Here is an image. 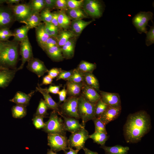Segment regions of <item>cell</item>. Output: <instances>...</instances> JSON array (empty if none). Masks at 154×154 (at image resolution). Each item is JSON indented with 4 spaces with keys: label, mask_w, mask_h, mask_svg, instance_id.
Listing matches in <instances>:
<instances>
[{
    "label": "cell",
    "mask_w": 154,
    "mask_h": 154,
    "mask_svg": "<svg viewBox=\"0 0 154 154\" xmlns=\"http://www.w3.org/2000/svg\"><path fill=\"white\" fill-rule=\"evenodd\" d=\"M95 125V131L107 134L106 125L98 118H94L92 120Z\"/></svg>",
    "instance_id": "40"
},
{
    "label": "cell",
    "mask_w": 154,
    "mask_h": 154,
    "mask_svg": "<svg viewBox=\"0 0 154 154\" xmlns=\"http://www.w3.org/2000/svg\"><path fill=\"white\" fill-rule=\"evenodd\" d=\"M35 91H32L29 94H27L21 91L17 92L13 98L9 101L15 103L16 104L20 105L27 106L29 101L33 95Z\"/></svg>",
    "instance_id": "20"
},
{
    "label": "cell",
    "mask_w": 154,
    "mask_h": 154,
    "mask_svg": "<svg viewBox=\"0 0 154 154\" xmlns=\"http://www.w3.org/2000/svg\"><path fill=\"white\" fill-rule=\"evenodd\" d=\"M94 21L92 20L86 21L82 19L74 20L71 24L72 32L75 35H80L86 27Z\"/></svg>",
    "instance_id": "27"
},
{
    "label": "cell",
    "mask_w": 154,
    "mask_h": 154,
    "mask_svg": "<svg viewBox=\"0 0 154 154\" xmlns=\"http://www.w3.org/2000/svg\"><path fill=\"white\" fill-rule=\"evenodd\" d=\"M52 13V17L51 23L54 26L59 28L58 23V17L59 12L54 11Z\"/></svg>",
    "instance_id": "51"
},
{
    "label": "cell",
    "mask_w": 154,
    "mask_h": 154,
    "mask_svg": "<svg viewBox=\"0 0 154 154\" xmlns=\"http://www.w3.org/2000/svg\"><path fill=\"white\" fill-rule=\"evenodd\" d=\"M71 19L64 11H59L58 23L60 28L66 30L71 24Z\"/></svg>",
    "instance_id": "32"
},
{
    "label": "cell",
    "mask_w": 154,
    "mask_h": 154,
    "mask_svg": "<svg viewBox=\"0 0 154 154\" xmlns=\"http://www.w3.org/2000/svg\"><path fill=\"white\" fill-rule=\"evenodd\" d=\"M84 0H66L68 9L81 8L83 7Z\"/></svg>",
    "instance_id": "44"
},
{
    "label": "cell",
    "mask_w": 154,
    "mask_h": 154,
    "mask_svg": "<svg viewBox=\"0 0 154 154\" xmlns=\"http://www.w3.org/2000/svg\"><path fill=\"white\" fill-rule=\"evenodd\" d=\"M56 45H58V44L56 38L50 37L41 48L44 51L47 49Z\"/></svg>",
    "instance_id": "46"
},
{
    "label": "cell",
    "mask_w": 154,
    "mask_h": 154,
    "mask_svg": "<svg viewBox=\"0 0 154 154\" xmlns=\"http://www.w3.org/2000/svg\"><path fill=\"white\" fill-rule=\"evenodd\" d=\"M101 100L108 106L119 107L121 106L120 96L117 93H111L100 91Z\"/></svg>",
    "instance_id": "14"
},
{
    "label": "cell",
    "mask_w": 154,
    "mask_h": 154,
    "mask_svg": "<svg viewBox=\"0 0 154 154\" xmlns=\"http://www.w3.org/2000/svg\"><path fill=\"white\" fill-rule=\"evenodd\" d=\"M78 97L70 96L60 106V113L68 117L80 119L78 112Z\"/></svg>",
    "instance_id": "8"
},
{
    "label": "cell",
    "mask_w": 154,
    "mask_h": 154,
    "mask_svg": "<svg viewBox=\"0 0 154 154\" xmlns=\"http://www.w3.org/2000/svg\"><path fill=\"white\" fill-rule=\"evenodd\" d=\"M26 106L17 105L13 106L12 108V116L15 118H21L27 114Z\"/></svg>",
    "instance_id": "34"
},
{
    "label": "cell",
    "mask_w": 154,
    "mask_h": 154,
    "mask_svg": "<svg viewBox=\"0 0 154 154\" xmlns=\"http://www.w3.org/2000/svg\"><path fill=\"white\" fill-rule=\"evenodd\" d=\"M29 29L26 25L15 29L13 31L14 36L13 40L19 42L22 41L28 37L27 33Z\"/></svg>",
    "instance_id": "30"
},
{
    "label": "cell",
    "mask_w": 154,
    "mask_h": 154,
    "mask_svg": "<svg viewBox=\"0 0 154 154\" xmlns=\"http://www.w3.org/2000/svg\"><path fill=\"white\" fill-rule=\"evenodd\" d=\"M151 127L150 117L145 111L130 114L123 127L126 141L129 143L139 142L149 132Z\"/></svg>",
    "instance_id": "1"
},
{
    "label": "cell",
    "mask_w": 154,
    "mask_h": 154,
    "mask_svg": "<svg viewBox=\"0 0 154 154\" xmlns=\"http://www.w3.org/2000/svg\"><path fill=\"white\" fill-rule=\"evenodd\" d=\"M39 13L32 12L30 15L21 23L25 24L30 29L35 28L41 23Z\"/></svg>",
    "instance_id": "26"
},
{
    "label": "cell",
    "mask_w": 154,
    "mask_h": 154,
    "mask_svg": "<svg viewBox=\"0 0 154 154\" xmlns=\"http://www.w3.org/2000/svg\"><path fill=\"white\" fill-rule=\"evenodd\" d=\"M72 73L73 70L69 71H65L62 70L57 77L56 81L60 79L67 81L72 76Z\"/></svg>",
    "instance_id": "47"
},
{
    "label": "cell",
    "mask_w": 154,
    "mask_h": 154,
    "mask_svg": "<svg viewBox=\"0 0 154 154\" xmlns=\"http://www.w3.org/2000/svg\"><path fill=\"white\" fill-rule=\"evenodd\" d=\"M11 6L15 21L20 23L26 19L32 13L31 8L28 3H19Z\"/></svg>",
    "instance_id": "11"
},
{
    "label": "cell",
    "mask_w": 154,
    "mask_h": 154,
    "mask_svg": "<svg viewBox=\"0 0 154 154\" xmlns=\"http://www.w3.org/2000/svg\"><path fill=\"white\" fill-rule=\"evenodd\" d=\"M84 82L77 83L67 82L66 84L67 94L70 96L79 97Z\"/></svg>",
    "instance_id": "22"
},
{
    "label": "cell",
    "mask_w": 154,
    "mask_h": 154,
    "mask_svg": "<svg viewBox=\"0 0 154 154\" xmlns=\"http://www.w3.org/2000/svg\"><path fill=\"white\" fill-rule=\"evenodd\" d=\"M75 36L72 31L65 30L59 32L55 38L58 45L62 47L69 39L74 37Z\"/></svg>",
    "instance_id": "28"
},
{
    "label": "cell",
    "mask_w": 154,
    "mask_h": 154,
    "mask_svg": "<svg viewBox=\"0 0 154 154\" xmlns=\"http://www.w3.org/2000/svg\"><path fill=\"white\" fill-rule=\"evenodd\" d=\"M100 148L104 150L106 154H127L129 147L120 145H117L112 147L105 145L101 146Z\"/></svg>",
    "instance_id": "25"
},
{
    "label": "cell",
    "mask_w": 154,
    "mask_h": 154,
    "mask_svg": "<svg viewBox=\"0 0 154 154\" xmlns=\"http://www.w3.org/2000/svg\"><path fill=\"white\" fill-rule=\"evenodd\" d=\"M68 148L69 150V151H64V154H78L79 151L76 149H73L72 148L69 147H68Z\"/></svg>",
    "instance_id": "55"
},
{
    "label": "cell",
    "mask_w": 154,
    "mask_h": 154,
    "mask_svg": "<svg viewBox=\"0 0 154 154\" xmlns=\"http://www.w3.org/2000/svg\"><path fill=\"white\" fill-rule=\"evenodd\" d=\"M121 107L108 106L106 110L98 118L106 125L116 119L119 115Z\"/></svg>",
    "instance_id": "15"
},
{
    "label": "cell",
    "mask_w": 154,
    "mask_h": 154,
    "mask_svg": "<svg viewBox=\"0 0 154 154\" xmlns=\"http://www.w3.org/2000/svg\"><path fill=\"white\" fill-rule=\"evenodd\" d=\"M61 86H50L48 89L44 88L45 90L48 93H50L53 94H58Z\"/></svg>",
    "instance_id": "50"
},
{
    "label": "cell",
    "mask_w": 154,
    "mask_h": 154,
    "mask_svg": "<svg viewBox=\"0 0 154 154\" xmlns=\"http://www.w3.org/2000/svg\"><path fill=\"white\" fill-rule=\"evenodd\" d=\"M74 38L69 39L61 47L62 53L64 58L70 59L74 56L75 46Z\"/></svg>",
    "instance_id": "21"
},
{
    "label": "cell",
    "mask_w": 154,
    "mask_h": 154,
    "mask_svg": "<svg viewBox=\"0 0 154 154\" xmlns=\"http://www.w3.org/2000/svg\"><path fill=\"white\" fill-rule=\"evenodd\" d=\"M48 145L55 153L68 149V139L66 136L58 134H48Z\"/></svg>",
    "instance_id": "6"
},
{
    "label": "cell",
    "mask_w": 154,
    "mask_h": 154,
    "mask_svg": "<svg viewBox=\"0 0 154 154\" xmlns=\"http://www.w3.org/2000/svg\"><path fill=\"white\" fill-rule=\"evenodd\" d=\"M96 68V64L82 60L80 62L76 68L83 73H92Z\"/></svg>",
    "instance_id": "35"
},
{
    "label": "cell",
    "mask_w": 154,
    "mask_h": 154,
    "mask_svg": "<svg viewBox=\"0 0 154 154\" xmlns=\"http://www.w3.org/2000/svg\"><path fill=\"white\" fill-rule=\"evenodd\" d=\"M67 94V91L65 87H64L61 91H59L58 94L59 96V104L66 100Z\"/></svg>",
    "instance_id": "52"
},
{
    "label": "cell",
    "mask_w": 154,
    "mask_h": 154,
    "mask_svg": "<svg viewBox=\"0 0 154 154\" xmlns=\"http://www.w3.org/2000/svg\"><path fill=\"white\" fill-rule=\"evenodd\" d=\"M81 91V95L86 100L91 104H95L101 99L100 96L97 91L85 82Z\"/></svg>",
    "instance_id": "16"
},
{
    "label": "cell",
    "mask_w": 154,
    "mask_h": 154,
    "mask_svg": "<svg viewBox=\"0 0 154 154\" xmlns=\"http://www.w3.org/2000/svg\"><path fill=\"white\" fill-rule=\"evenodd\" d=\"M84 81L87 85L92 87L97 92L99 91V81L92 73H84Z\"/></svg>",
    "instance_id": "29"
},
{
    "label": "cell",
    "mask_w": 154,
    "mask_h": 154,
    "mask_svg": "<svg viewBox=\"0 0 154 154\" xmlns=\"http://www.w3.org/2000/svg\"><path fill=\"white\" fill-rule=\"evenodd\" d=\"M18 69H9L0 71V87L8 86L14 78Z\"/></svg>",
    "instance_id": "18"
},
{
    "label": "cell",
    "mask_w": 154,
    "mask_h": 154,
    "mask_svg": "<svg viewBox=\"0 0 154 154\" xmlns=\"http://www.w3.org/2000/svg\"><path fill=\"white\" fill-rule=\"evenodd\" d=\"M57 113L64 119V128L66 131L72 133L85 127L80 123L78 119L65 116L62 114L60 112Z\"/></svg>",
    "instance_id": "17"
},
{
    "label": "cell",
    "mask_w": 154,
    "mask_h": 154,
    "mask_svg": "<svg viewBox=\"0 0 154 154\" xmlns=\"http://www.w3.org/2000/svg\"><path fill=\"white\" fill-rule=\"evenodd\" d=\"M152 21V26H150L149 31L146 33L145 44L147 46H149L154 43V26Z\"/></svg>",
    "instance_id": "43"
},
{
    "label": "cell",
    "mask_w": 154,
    "mask_h": 154,
    "mask_svg": "<svg viewBox=\"0 0 154 154\" xmlns=\"http://www.w3.org/2000/svg\"><path fill=\"white\" fill-rule=\"evenodd\" d=\"M15 21L11 5L0 6V29L9 28Z\"/></svg>",
    "instance_id": "10"
},
{
    "label": "cell",
    "mask_w": 154,
    "mask_h": 154,
    "mask_svg": "<svg viewBox=\"0 0 154 154\" xmlns=\"http://www.w3.org/2000/svg\"><path fill=\"white\" fill-rule=\"evenodd\" d=\"M37 90L40 92L43 96L44 101L48 109H51L57 113L60 112L59 107V105L56 103L52 99L51 97L44 90L41 88L39 84L36 87Z\"/></svg>",
    "instance_id": "19"
},
{
    "label": "cell",
    "mask_w": 154,
    "mask_h": 154,
    "mask_svg": "<svg viewBox=\"0 0 154 154\" xmlns=\"http://www.w3.org/2000/svg\"><path fill=\"white\" fill-rule=\"evenodd\" d=\"M13 31L9 28H6L0 29V41H5L8 40L10 37L14 36Z\"/></svg>",
    "instance_id": "42"
},
{
    "label": "cell",
    "mask_w": 154,
    "mask_h": 154,
    "mask_svg": "<svg viewBox=\"0 0 154 154\" xmlns=\"http://www.w3.org/2000/svg\"><path fill=\"white\" fill-rule=\"evenodd\" d=\"M108 106L105 104L101 99L95 105V117L99 118L106 110Z\"/></svg>",
    "instance_id": "38"
},
{
    "label": "cell",
    "mask_w": 154,
    "mask_h": 154,
    "mask_svg": "<svg viewBox=\"0 0 154 154\" xmlns=\"http://www.w3.org/2000/svg\"><path fill=\"white\" fill-rule=\"evenodd\" d=\"M21 1L20 0H7L6 3L8 5H12L13 3H15L16 4H19V3Z\"/></svg>",
    "instance_id": "56"
},
{
    "label": "cell",
    "mask_w": 154,
    "mask_h": 154,
    "mask_svg": "<svg viewBox=\"0 0 154 154\" xmlns=\"http://www.w3.org/2000/svg\"><path fill=\"white\" fill-rule=\"evenodd\" d=\"M47 154H57L56 153L54 152L51 149H48L47 152Z\"/></svg>",
    "instance_id": "58"
},
{
    "label": "cell",
    "mask_w": 154,
    "mask_h": 154,
    "mask_svg": "<svg viewBox=\"0 0 154 154\" xmlns=\"http://www.w3.org/2000/svg\"><path fill=\"white\" fill-rule=\"evenodd\" d=\"M67 12L69 17L74 20L82 19L86 18L88 16L84 9L81 8L68 9Z\"/></svg>",
    "instance_id": "31"
},
{
    "label": "cell",
    "mask_w": 154,
    "mask_h": 154,
    "mask_svg": "<svg viewBox=\"0 0 154 154\" xmlns=\"http://www.w3.org/2000/svg\"><path fill=\"white\" fill-rule=\"evenodd\" d=\"M83 149L84 150L85 154H98L97 152L91 151L85 147Z\"/></svg>",
    "instance_id": "57"
},
{
    "label": "cell",
    "mask_w": 154,
    "mask_h": 154,
    "mask_svg": "<svg viewBox=\"0 0 154 154\" xmlns=\"http://www.w3.org/2000/svg\"><path fill=\"white\" fill-rule=\"evenodd\" d=\"M62 70L61 68H53L48 72V75L52 79L57 77Z\"/></svg>",
    "instance_id": "49"
},
{
    "label": "cell",
    "mask_w": 154,
    "mask_h": 154,
    "mask_svg": "<svg viewBox=\"0 0 154 154\" xmlns=\"http://www.w3.org/2000/svg\"><path fill=\"white\" fill-rule=\"evenodd\" d=\"M95 105L86 100L81 95L78 97V112L80 118L82 120L83 126L95 117Z\"/></svg>",
    "instance_id": "4"
},
{
    "label": "cell",
    "mask_w": 154,
    "mask_h": 154,
    "mask_svg": "<svg viewBox=\"0 0 154 154\" xmlns=\"http://www.w3.org/2000/svg\"><path fill=\"white\" fill-rule=\"evenodd\" d=\"M19 42L13 40L3 41V47L0 53L1 65L8 69H14L18 58Z\"/></svg>",
    "instance_id": "2"
},
{
    "label": "cell",
    "mask_w": 154,
    "mask_h": 154,
    "mask_svg": "<svg viewBox=\"0 0 154 154\" xmlns=\"http://www.w3.org/2000/svg\"><path fill=\"white\" fill-rule=\"evenodd\" d=\"M48 109L46 104L42 99H41L37 109L35 116H45L48 114L47 112Z\"/></svg>",
    "instance_id": "41"
},
{
    "label": "cell",
    "mask_w": 154,
    "mask_h": 154,
    "mask_svg": "<svg viewBox=\"0 0 154 154\" xmlns=\"http://www.w3.org/2000/svg\"><path fill=\"white\" fill-rule=\"evenodd\" d=\"M67 81L77 83L84 82V73L79 71L76 68L74 69L73 70L72 76Z\"/></svg>",
    "instance_id": "37"
},
{
    "label": "cell",
    "mask_w": 154,
    "mask_h": 154,
    "mask_svg": "<svg viewBox=\"0 0 154 154\" xmlns=\"http://www.w3.org/2000/svg\"><path fill=\"white\" fill-rule=\"evenodd\" d=\"M89 138L88 132L83 127L71 133L68 139V147H74L79 151L85 147L86 141Z\"/></svg>",
    "instance_id": "5"
},
{
    "label": "cell",
    "mask_w": 154,
    "mask_h": 154,
    "mask_svg": "<svg viewBox=\"0 0 154 154\" xmlns=\"http://www.w3.org/2000/svg\"><path fill=\"white\" fill-rule=\"evenodd\" d=\"M20 47L21 63L18 70L22 69L25 63L33 57L32 47L28 36L20 42Z\"/></svg>",
    "instance_id": "12"
},
{
    "label": "cell",
    "mask_w": 154,
    "mask_h": 154,
    "mask_svg": "<svg viewBox=\"0 0 154 154\" xmlns=\"http://www.w3.org/2000/svg\"><path fill=\"white\" fill-rule=\"evenodd\" d=\"M153 13L151 12L140 11L133 18L132 23L139 34L146 33L147 31L146 27L148 21L153 18Z\"/></svg>",
    "instance_id": "7"
},
{
    "label": "cell",
    "mask_w": 154,
    "mask_h": 154,
    "mask_svg": "<svg viewBox=\"0 0 154 154\" xmlns=\"http://www.w3.org/2000/svg\"><path fill=\"white\" fill-rule=\"evenodd\" d=\"M8 68H5L2 65L0 64V71L3 70H5V69H8Z\"/></svg>",
    "instance_id": "60"
},
{
    "label": "cell",
    "mask_w": 154,
    "mask_h": 154,
    "mask_svg": "<svg viewBox=\"0 0 154 154\" xmlns=\"http://www.w3.org/2000/svg\"><path fill=\"white\" fill-rule=\"evenodd\" d=\"M56 112L53 111L50 113L49 119L45 123L43 130L48 134H58L66 136L64 121L58 116Z\"/></svg>",
    "instance_id": "3"
},
{
    "label": "cell",
    "mask_w": 154,
    "mask_h": 154,
    "mask_svg": "<svg viewBox=\"0 0 154 154\" xmlns=\"http://www.w3.org/2000/svg\"><path fill=\"white\" fill-rule=\"evenodd\" d=\"M7 0H0V5L6 3Z\"/></svg>",
    "instance_id": "61"
},
{
    "label": "cell",
    "mask_w": 154,
    "mask_h": 154,
    "mask_svg": "<svg viewBox=\"0 0 154 154\" xmlns=\"http://www.w3.org/2000/svg\"><path fill=\"white\" fill-rule=\"evenodd\" d=\"M28 4L31 8L32 12L40 13L44 8V0H30Z\"/></svg>",
    "instance_id": "36"
},
{
    "label": "cell",
    "mask_w": 154,
    "mask_h": 154,
    "mask_svg": "<svg viewBox=\"0 0 154 154\" xmlns=\"http://www.w3.org/2000/svg\"><path fill=\"white\" fill-rule=\"evenodd\" d=\"M27 62V68L36 74L38 78L42 76L48 71L43 62L38 58L33 57Z\"/></svg>",
    "instance_id": "13"
},
{
    "label": "cell",
    "mask_w": 154,
    "mask_h": 154,
    "mask_svg": "<svg viewBox=\"0 0 154 154\" xmlns=\"http://www.w3.org/2000/svg\"><path fill=\"white\" fill-rule=\"evenodd\" d=\"M3 46V41H0V53L1 52Z\"/></svg>",
    "instance_id": "59"
},
{
    "label": "cell",
    "mask_w": 154,
    "mask_h": 154,
    "mask_svg": "<svg viewBox=\"0 0 154 154\" xmlns=\"http://www.w3.org/2000/svg\"><path fill=\"white\" fill-rule=\"evenodd\" d=\"M44 116H35L32 120L35 127L37 129L43 128L45 125L43 118Z\"/></svg>",
    "instance_id": "45"
},
{
    "label": "cell",
    "mask_w": 154,
    "mask_h": 154,
    "mask_svg": "<svg viewBox=\"0 0 154 154\" xmlns=\"http://www.w3.org/2000/svg\"><path fill=\"white\" fill-rule=\"evenodd\" d=\"M83 7L87 15L95 18L102 16L104 9L103 3L96 0L84 1Z\"/></svg>",
    "instance_id": "9"
},
{
    "label": "cell",
    "mask_w": 154,
    "mask_h": 154,
    "mask_svg": "<svg viewBox=\"0 0 154 154\" xmlns=\"http://www.w3.org/2000/svg\"><path fill=\"white\" fill-rule=\"evenodd\" d=\"M44 51L54 61L58 62L62 60L64 58L62 53L61 47L58 45L47 49Z\"/></svg>",
    "instance_id": "24"
},
{
    "label": "cell",
    "mask_w": 154,
    "mask_h": 154,
    "mask_svg": "<svg viewBox=\"0 0 154 154\" xmlns=\"http://www.w3.org/2000/svg\"><path fill=\"white\" fill-rule=\"evenodd\" d=\"M44 23H41L35 28L37 41L41 48L50 37L46 33L44 28Z\"/></svg>",
    "instance_id": "23"
},
{
    "label": "cell",
    "mask_w": 154,
    "mask_h": 154,
    "mask_svg": "<svg viewBox=\"0 0 154 154\" xmlns=\"http://www.w3.org/2000/svg\"><path fill=\"white\" fill-rule=\"evenodd\" d=\"M52 78L48 75L44 76L43 79L42 85H48L51 84L52 82Z\"/></svg>",
    "instance_id": "54"
},
{
    "label": "cell",
    "mask_w": 154,
    "mask_h": 154,
    "mask_svg": "<svg viewBox=\"0 0 154 154\" xmlns=\"http://www.w3.org/2000/svg\"><path fill=\"white\" fill-rule=\"evenodd\" d=\"M55 7L61 11H67L68 9L66 0H56Z\"/></svg>",
    "instance_id": "48"
},
{
    "label": "cell",
    "mask_w": 154,
    "mask_h": 154,
    "mask_svg": "<svg viewBox=\"0 0 154 154\" xmlns=\"http://www.w3.org/2000/svg\"><path fill=\"white\" fill-rule=\"evenodd\" d=\"M45 7L44 9H48L50 10L55 7L56 0H44Z\"/></svg>",
    "instance_id": "53"
},
{
    "label": "cell",
    "mask_w": 154,
    "mask_h": 154,
    "mask_svg": "<svg viewBox=\"0 0 154 154\" xmlns=\"http://www.w3.org/2000/svg\"><path fill=\"white\" fill-rule=\"evenodd\" d=\"M41 21L45 23H51L52 17V13L50 9H44L39 13Z\"/></svg>",
    "instance_id": "39"
},
{
    "label": "cell",
    "mask_w": 154,
    "mask_h": 154,
    "mask_svg": "<svg viewBox=\"0 0 154 154\" xmlns=\"http://www.w3.org/2000/svg\"><path fill=\"white\" fill-rule=\"evenodd\" d=\"M107 134L98 132H94L93 134L89 135V138L92 139L94 142L101 146L104 145L108 139Z\"/></svg>",
    "instance_id": "33"
}]
</instances>
